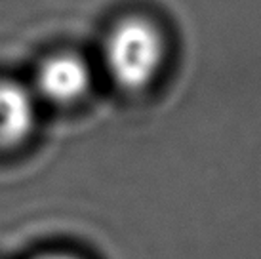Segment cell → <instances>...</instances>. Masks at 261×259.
Listing matches in <instances>:
<instances>
[{
	"instance_id": "4",
	"label": "cell",
	"mask_w": 261,
	"mask_h": 259,
	"mask_svg": "<svg viewBox=\"0 0 261 259\" xmlns=\"http://www.w3.org/2000/svg\"><path fill=\"white\" fill-rule=\"evenodd\" d=\"M35 259H80V257L69 252H46V253L37 255Z\"/></svg>"
},
{
	"instance_id": "3",
	"label": "cell",
	"mask_w": 261,
	"mask_h": 259,
	"mask_svg": "<svg viewBox=\"0 0 261 259\" xmlns=\"http://www.w3.org/2000/svg\"><path fill=\"white\" fill-rule=\"evenodd\" d=\"M37 126V95L21 82L0 79V151L19 147Z\"/></svg>"
},
{
	"instance_id": "2",
	"label": "cell",
	"mask_w": 261,
	"mask_h": 259,
	"mask_svg": "<svg viewBox=\"0 0 261 259\" xmlns=\"http://www.w3.org/2000/svg\"><path fill=\"white\" fill-rule=\"evenodd\" d=\"M92 72L84 59L73 51H58L37 67L33 94L54 105H71L86 95Z\"/></svg>"
},
{
	"instance_id": "1",
	"label": "cell",
	"mask_w": 261,
	"mask_h": 259,
	"mask_svg": "<svg viewBox=\"0 0 261 259\" xmlns=\"http://www.w3.org/2000/svg\"><path fill=\"white\" fill-rule=\"evenodd\" d=\"M166 58V40L159 25L143 15L116 21L105 36L103 65L118 88L139 92L156 79Z\"/></svg>"
}]
</instances>
